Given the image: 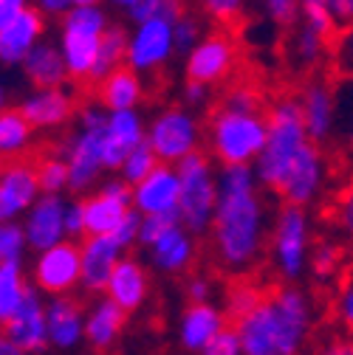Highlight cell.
<instances>
[{
    "instance_id": "1",
    "label": "cell",
    "mask_w": 353,
    "mask_h": 355,
    "mask_svg": "<svg viewBox=\"0 0 353 355\" xmlns=\"http://www.w3.org/2000/svg\"><path fill=\"white\" fill-rule=\"evenodd\" d=\"M209 237L217 265L229 274H249L260 259L269 237V214L252 164H220Z\"/></svg>"
},
{
    "instance_id": "2",
    "label": "cell",
    "mask_w": 353,
    "mask_h": 355,
    "mask_svg": "<svg viewBox=\"0 0 353 355\" xmlns=\"http://www.w3.org/2000/svg\"><path fill=\"white\" fill-rule=\"evenodd\" d=\"M314 304L297 288H280L263 296L235 322L246 355H291L311 330Z\"/></svg>"
},
{
    "instance_id": "3",
    "label": "cell",
    "mask_w": 353,
    "mask_h": 355,
    "mask_svg": "<svg viewBox=\"0 0 353 355\" xmlns=\"http://www.w3.org/2000/svg\"><path fill=\"white\" fill-rule=\"evenodd\" d=\"M266 121H269V132H266V144H263L254 166V175L263 189L277 192L283 178L291 166V161L297 158V153L305 147V141L311 139L302 121V105L299 96H280L269 105L266 110Z\"/></svg>"
},
{
    "instance_id": "4",
    "label": "cell",
    "mask_w": 353,
    "mask_h": 355,
    "mask_svg": "<svg viewBox=\"0 0 353 355\" xmlns=\"http://www.w3.org/2000/svg\"><path fill=\"white\" fill-rule=\"evenodd\" d=\"M105 124L108 107L102 102L76 110V130L68 139L63 158L68 161V192L82 195L97 189L105 166Z\"/></svg>"
},
{
    "instance_id": "5",
    "label": "cell",
    "mask_w": 353,
    "mask_h": 355,
    "mask_svg": "<svg viewBox=\"0 0 353 355\" xmlns=\"http://www.w3.org/2000/svg\"><path fill=\"white\" fill-rule=\"evenodd\" d=\"M266 110L217 107L206 127V144L220 164H254L266 144Z\"/></svg>"
},
{
    "instance_id": "6",
    "label": "cell",
    "mask_w": 353,
    "mask_h": 355,
    "mask_svg": "<svg viewBox=\"0 0 353 355\" xmlns=\"http://www.w3.org/2000/svg\"><path fill=\"white\" fill-rule=\"evenodd\" d=\"M110 26L102 3L94 6H71L60 23V51L68 65V76L74 82H91L99 42L105 28Z\"/></svg>"
},
{
    "instance_id": "7",
    "label": "cell",
    "mask_w": 353,
    "mask_h": 355,
    "mask_svg": "<svg viewBox=\"0 0 353 355\" xmlns=\"http://www.w3.org/2000/svg\"><path fill=\"white\" fill-rule=\"evenodd\" d=\"M175 166H179V178H181V200H179L181 223L192 234H209L217 203V169L212 166V158L204 155L201 150L181 158Z\"/></svg>"
},
{
    "instance_id": "8",
    "label": "cell",
    "mask_w": 353,
    "mask_h": 355,
    "mask_svg": "<svg viewBox=\"0 0 353 355\" xmlns=\"http://www.w3.org/2000/svg\"><path fill=\"white\" fill-rule=\"evenodd\" d=\"M272 262L283 279H299L311 259V217L308 206L283 203L274 214L269 237Z\"/></svg>"
},
{
    "instance_id": "9",
    "label": "cell",
    "mask_w": 353,
    "mask_h": 355,
    "mask_svg": "<svg viewBox=\"0 0 353 355\" xmlns=\"http://www.w3.org/2000/svg\"><path fill=\"white\" fill-rule=\"evenodd\" d=\"M204 127L195 113L184 107H170L158 113L147 127V144L164 164H179L181 158L201 150Z\"/></svg>"
},
{
    "instance_id": "10",
    "label": "cell",
    "mask_w": 353,
    "mask_h": 355,
    "mask_svg": "<svg viewBox=\"0 0 353 355\" xmlns=\"http://www.w3.org/2000/svg\"><path fill=\"white\" fill-rule=\"evenodd\" d=\"M328 181H331V158L322 153V144L308 139L305 147L291 161L283 184L274 195H280L283 203L314 206L328 189Z\"/></svg>"
},
{
    "instance_id": "11",
    "label": "cell",
    "mask_w": 353,
    "mask_h": 355,
    "mask_svg": "<svg viewBox=\"0 0 353 355\" xmlns=\"http://www.w3.org/2000/svg\"><path fill=\"white\" fill-rule=\"evenodd\" d=\"M82 274V257L76 240H63L51 248H42L31 265V282L40 293H71L79 285Z\"/></svg>"
},
{
    "instance_id": "12",
    "label": "cell",
    "mask_w": 353,
    "mask_h": 355,
    "mask_svg": "<svg viewBox=\"0 0 353 355\" xmlns=\"http://www.w3.org/2000/svg\"><path fill=\"white\" fill-rule=\"evenodd\" d=\"M133 209V187L124 178H110L99 189L82 198L85 211V232L88 234H110Z\"/></svg>"
},
{
    "instance_id": "13",
    "label": "cell",
    "mask_w": 353,
    "mask_h": 355,
    "mask_svg": "<svg viewBox=\"0 0 353 355\" xmlns=\"http://www.w3.org/2000/svg\"><path fill=\"white\" fill-rule=\"evenodd\" d=\"M172 54H175L172 20H167V17L142 20L127 34V65L139 73L158 71Z\"/></svg>"
},
{
    "instance_id": "14",
    "label": "cell",
    "mask_w": 353,
    "mask_h": 355,
    "mask_svg": "<svg viewBox=\"0 0 353 355\" xmlns=\"http://www.w3.org/2000/svg\"><path fill=\"white\" fill-rule=\"evenodd\" d=\"M127 254V248L113 234H85L79 240L82 274L79 288L88 293H105V285L116 268V262Z\"/></svg>"
},
{
    "instance_id": "15",
    "label": "cell",
    "mask_w": 353,
    "mask_h": 355,
    "mask_svg": "<svg viewBox=\"0 0 353 355\" xmlns=\"http://www.w3.org/2000/svg\"><path fill=\"white\" fill-rule=\"evenodd\" d=\"M65 206H68V200L63 195H51V192H42L28 206V211L23 214V232H26L31 251H42V248H51V245L68 240Z\"/></svg>"
},
{
    "instance_id": "16",
    "label": "cell",
    "mask_w": 353,
    "mask_h": 355,
    "mask_svg": "<svg viewBox=\"0 0 353 355\" xmlns=\"http://www.w3.org/2000/svg\"><path fill=\"white\" fill-rule=\"evenodd\" d=\"M179 200L181 178L175 164L158 161L147 178L133 184V209H139L142 214H179Z\"/></svg>"
},
{
    "instance_id": "17",
    "label": "cell",
    "mask_w": 353,
    "mask_h": 355,
    "mask_svg": "<svg viewBox=\"0 0 353 355\" xmlns=\"http://www.w3.org/2000/svg\"><path fill=\"white\" fill-rule=\"evenodd\" d=\"M235 57V42L227 34H206L187 54V79H198L212 87L232 73Z\"/></svg>"
},
{
    "instance_id": "18",
    "label": "cell",
    "mask_w": 353,
    "mask_h": 355,
    "mask_svg": "<svg viewBox=\"0 0 353 355\" xmlns=\"http://www.w3.org/2000/svg\"><path fill=\"white\" fill-rule=\"evenodd\" d=\"M297 96L302 105V121H305V130H308V136H311V141H317V144L334 141L336 119H339L336 87L328 82H308Z\"/></svg>"
},
{
    "instance_id": "19",
    "label": "cell",
    "mask_w": 353,
    "mask_h": 355,
    "mask_svg": "<svg viewBox=\"0 0 353 355\" xmlns=\"http://www.w3.org/2000/svg\"><path fill=\"white\" fill-rule=\"evenodd\" d=\"M3 333L23 349V352H40L51 347L49 341V313L37 288H28L23 304L15 310V316L3 324Z\"/></svg>"
},
{
    "instance_id": "20",
    "label": "cell",
    "mask_w": 353,
    "mask_h": 355,
    "mask_svg": "<svg viewBox=\"0 0 353 355\" xmlns=\"http://www.w3.org/2000/svg\"><path fill=\"white\" fill-rule=\"evenodd\" d=\"M42 31H46V15L37 6H26L17 17H12L0 28V62L9 68L23 65L28 51L42 40Z\"/></svg>"
},
{
    "instance_id": "21",
    "label": "cell",
    "mask_w": 353,
    "mask_h": 355,
    "mask_svg": "<svg viewBox=\"0 0 353 355\" xmlns=\"http://www.w3.org/2000/svg\"><path fill=\"white\" fill-rule=\"evenodd\" d=\"M147 139V130L136 107L124 110H108V124H105V166L110 172H119L122 161L136 144Z\"/></svg>"
},
{
    "instance_id": "22",
    "label": "cell",
    "mask_w": 353,
    "mask_h": 355,
    "mask_svg": "<svg viewBox=\"0 0 353 355\" xmlns=\"http://www.w3.org/2000/svg\"><path fill=\"white\" fill-rule=\"evenodd\" d=\"M20 110L26 113V119L37 130H57V127L68 124L74 119V113H76L74 96L65 91L63 85H57V87H37L34 94H28L20 102Z\"/></svg>"
},
{
    "instance_id": "23",
    "label": "cell",
    "mask_w": 353,
    "mask_h": 355,
    "mask_svg": "<svg viewBox=\"0 0 353 355\" xmlns=\"http://www.w3.org/2000/svg\"><path fill=\"white\" fill-rule=\"evenodd\" d=\"M227 327V313L220 307H215L212 302H192L179 324V341L181 347L192 349V352H206V347L212 344V338Z\"/></svg>"
},
{
    "instance_id": "24",
    "label": "cell",
    "mask_w": 353,
    "mask_h": 355,
    "mask_svg": "<svg viewBox=\"0 0 353 355\" xmlns=\"http://www.w3.org/2000/svg\"><path fill=\"white\" fill-rule=\"evenodd\" d=\"M147 291H150V279H147V271L145 265L136 259V257H122L116 262V268L105 285V293L119 304L124 307L127 313H133V310H139L147 299Z\"/></svg>"
},
{
    "instance_id": "25",
    "label": "cell",
    "mask_w": 353,
    "mask_h": 355,
    "mask_svg": "<svg viewBox=\"0 0 353 355\" xmlns=\"http://www.w3.org/2000/svg\"><path fill=\"white\" fill-rule=\"evenodd\" d=\"M46 313H49V341H51V347L74 349L79 341H85V313L68 293L51 296L46 302Z\"/></svg>"
},
{
    "instance_id": "26",
    "label": "cell",
    "mask_w": 353,
    "mask_h": 355,
    "mask_svg": "<svg viewBox=\"0 0 353 355\" xmlns=\"http://www.w3.org/2000/svg\"><path fill=\"white\" fill-rule=\"evenodd\" d=\"M0 187H3V195H6L9 206L15 209V214L23 217L28 211V206L42 195L37 164L9 158L3 166H0Z\"/></svg>"
},
{
    "instance_id": "27",
    "label": "cell",
    "mask_w": 353,
    "mask_h": 355,
    "mask_svg": "<svg viewBox=\"0 0 353 355\" xmlns=\"http://www.w3.org/2000/svg\"><path fill=\"white\" fill-rule=\"evenodd\" d=\"M147 251H150V259H153V265L158 271L179 274V271L187 268V265L192 262V257H195V234L184 223H175Z\"/></svg>"
},
{
    "instance_id": "28",
    "label": "cell",
    "mask_w": 353,
    "mask_h": 355,
    "mask_svg": "<svg viewBox=\"0 0 353 355\" xmlns=\"http://www.w3.org/2000/svg\"><path fill=\"white\" fill-rule=\"evenodd\" d=\"M127 319V310L119 307L108 293L91 304V310L85 313V341L94 349H108L116 344L122 327Z\"/></svg>"
},
{
    "instance_id": "29",
    "label": "cell",
    "mask_w": 353,
    "mask_h": 355,
    "mask_svg": "<svg viewBox=\"0 0 353 355\" xmlns=\"http://www.w3.org/2000/svg\"><path fill=\"white\" fill-rule=\"evenodd\" d=\"M23 73L26 79L34 85V87H57V85H65L68 76V65H65V57L60 51V42H46L40 40L37 46L28 51V57L23 60Z\"/></svg>"
},
{
    "instance_id": "30",
    "label": "cell",
    "mask_w": 353,
    "mask_h": 355,
    "mask_svg": "<svg viewBox=\"0 0 353 355\" xmlns=\"http://www.w3.org/2000/svg\"><path fill=\"white\" fill-rule=\"evenodd\" d=\"M97 94L99 102L108 110H124V107H139V102L145 99V85H142V73L133 71L127 62L119 65L116 71H110L108 76H102L97 82Z\"/></svg>"
},
{
    "instance_id": "31",
    "label": "cell",
    "mask_w": 353,
    "mask_h": 355,
    "mask_svg": "<svg viewBox=\"0 0 353 355\" xmlns=\"http://www.w3.org/2000/svg\"><path fill=\"white\" fill-rule=\"evenodd\" d=\"M34 124L26 119L20 107L0 110V158H20L34 144Z\"/></svg>"
},
{
    "instance_id": "32",
    "label": "cell",
    "mask_w": 353,
    "mask_h": 355,
    "mask_svg": "<svg viewBox=\"0 0 353 355\" xmlns=\"http://www.w3.org/2000/svg\"><path fill=\"white\" fill-rule=\"evenodd\" d=\"M331 42H334V37L322 34L314 26H308L305 20H297V28L291 37V57H294L297 68H314L325 57H331Z\"/></svg>"
},
{
    "instance_id": "33",
    "label": "cell",
    "mask_w": 353,
    "mask_h": 355,
    "mask_svg": "<svg viewBox=\"0 0 353 355\" xmlns=\"http://www.w3.org/2000/svg\"><path fill=\"white\" fill-rule=\"evenodd\" d=\"M28 288L31 285L23 271V259H6L0 265V327L15 316V310L23 304Z\"/></svg>"
},
{
    "instance_id": "34",
    "label": "cell",
    "mask_w": 353,
    "mask_h": 355,
    "mask_svg": "<svg viewBox=\"0 0 353 355\" xmlns=\"http://www.w3.org/2000/svg\"><path fill=\"white\" fill-rule=\"evenodd\" d=\"M336 87V107H339V119H336V147L342 161L350 166L353 172V79L350 76H339Z\"/></svg>"
},
{
    "instance_id": "35",
    "label": "cell",
    "mask_w": 353,
    "mask_h": 355,
    "mask_svg": "<svg viewBox=\"0 0 353 355\" xmlns=\"http://www.w3.org/2000/svg\"><path fill=\"white\" fill-rule=\"evenodd\" d=\"M124 62H127V31L122 26H108L102 34V42H99V54H97L91 82H99L102 76H108L110 71H116Z\"/></svg>"
},
{
    "instance_id": "36",
    "label": "cell",
    "mask_w": 353,
    "mask_h": 355,
    "mask_svg": "<svg viewBox=\"0 0 353 355\" xmlns=\"http://www.w3.org/2000/svg\"><path fill=\"white\" fill-rule=\"evenodd\" d=\"M328 220H331L334 232L353 248V172L347 175V181L336 189V195L331 198Z\"/></svg>"
},
{
    "instance_id": "37",
    "label": "cell",
    "mask_w": 353,
    "mask_h": 355,
    "mask_svg": "<svg viewBox=\"0 0 353 355\" xmlns=\"http://www.w3.org/2000/svg\"><path fill=\"white\" fill-rule=\"evenodd\" d=\"M156 164H158V155L153 153V147H150L147 139H145L142 144H136L133 150L127 153V158H124L122 166H119V175L124 178L130 187H133V184H139L142 178H147V175L156 169Z\"/></svg>"
},
{
    "instance_id": "38",
    "label": "cell",
    "mask_w": 353,
    "mask_h": 355,
    "mask_svg": "<svg viewBox=\"0 0 353 355\" xmlns=\"http://www.w3.org/2000/svg\"><path fill=\"white\" fill-rule=\"evenodd\" d=\"M124 12L133 23H142L150 17H167L175 23L184 15V6H181V0H136V3L127 6Z\"/></svg>"
},
{
    "instance_id": "39",
    "label": "cell",
    "mask_w": 353,
    "mask_h": 355,
    "mask_svg": "<svg viewBox=\"0 0 353 355\" xmlns=\"http://www.w3.org/2000/svg\"><path fill=\"white\" fill-rule=\"evenodd\" d=\"M37 175L42 192L63 195L68 189V161L63 155H46L37 164Z\"/></svg>"
},
{
    "instance_id": "40",
    "label": "cell",
    "mask_w": 353,
    "mask_h": 355,
    "mask_svg": "<svg viewBox=\"0 0 353 355\" xmlns=\"http://www.w3.org/2000/svg\"><path fill=\"white\" fill-rule=\"evenodd\" d=\"M331 65L336 76L353 79V23H345L336 28L334 42H331Z\"/></svg>"
},
{
    "instance_id": "41",
    "label": "cell",
    "mask_w": 353,
    "mask_h": 355,
    "mask_svg": "<svg viewBox=\"0 0 353 355\" xmlns=\"http://www.w3.org/2000/svg\"><path fill=\"white\" fill-rule=\"evenodd\" d=\"M26 248H28V240H26L23 223H17V220H3V223H0V265L6 259H23Z\"/></svg>"
},
{
    "instance_id": "42",
    "label": "cell",
    "mask_w": 353,
    "mask_h": 355,
    "mask_svg": "<svg viewBox=\"0 0 353 355\" xmlns=\"http://www.w3.org/2000/svg\"><path fill=\"white\" fill-rule=\"evenodd\" d=\"M181 223L179 214H142V226H139V245L150 248L170 226Z\"/></svg>"
},
{
    "instance_id": "43",
    "label": "cell",
    "mask_w": 353,
    "mask_h": 355,
    "mask_svg": "<svg viewBox=\"0 0 353 355\" xmlns=\"http://www.w3.org/2000/svg\"><path fill=\"white\" fill-rule=\"evenodd\" d=\"M263 299V293H260V288L257 285H238L232 293H229V299H227V316L229 319H240V316H246L249 310L257 304Z\"/></svg>"
},
{
    "instance_id": "44",
    "label": "cell",
    "mask_w": 353,
    "mask_h": 355,
    "mask_svg": "<svg viewBox=\"0 0 353 355\" xmlns=\"http://www.w3.org/2000/svg\"><path fill=\"white\" fill-rule=\"evenodd\" d=\"M201 37H204V34H201L198 20H192V17H187V15H181L179 20L172 23V42H175V51L184 54V57L198 46V40H201Z\"/></svg>"
},
{
    "instance_id": "45",
    "label": "cell",
    "mask_w": 353,
    "mask_h": 355,
    "mask_svg": "<svg viewBox=\"0 0 353 355\" xmlns=\"http://www.w3.org/2000/svg\"><path fill=\"white\" fill-rule=\"evenodd\" d=\"M220 107H232V110H263V96L257 87L252 85H232L224 94Z\"/></svg>"
},
{
    "instance_id": "46",
    "label": "cell",
    "mask_w": 353,
    "mask_h": 355,
    "mask_svg": "<svg viewBox=\"0 0 353 355\" xmlns=\"http://www.w3.org/2000/svg\"><path fill=\"white\" fill-rule=\"evenodd\" d=\"M339 245L334 243H320L314 251H311V259H308V265H311V271L320 277V279H328L336 268H339Z\"/></svg>"
},
{
    "instance_id": "47",
    "label": "cell",
    "mask_w": 353,
    "mask_h": 355,
    "mask_svg": "<svg viewBox=\"0 0 353 355\" xmlns=\"http://www.w3.org/2000/svg\"><path fill=\"white\" fill-rule=\"evenodd\" d=\"M260 9L277 26H294L299 17V0H260Z\"/></svg>"
},
{
    "instance_id": "48",
    "label": "cell",
    "mask_w": 353,
    "mask_h": 355,
    "mask_svg": "<svg viewBox=\"0 0 353 355\" xmlns=\"http://www.w3.org/2000/svg\"><path fill=\"white\" fill-rule=\"evenodd\" d=\"M206 352L209 355H238V352H243V344H240V333H238V327H224L215 338H212V344L206 347Z\"/></svg>"
},
{
    "instance_id": "49",
    "label": "cell",
    "mask_w": 353,
    "mask_h": 355,
    "mask_svg": "<svg viewBox=\"0 0 353 355\" xmlns=\"http://www.w3.org/2000/svg\"><path fill=\"white\" fill-rule=\"evenodd\" d=\"M139 226H142V211L139 209H130L127 217L116 226V232H110L124 248H133L139 245Z\"/></svg>"
},
{
    "instance_id": "50",
    "label": "cell",
    "mask_w": 353,
    "mask_h": 355,
    "mask_svg": "<svg viewBox=\"0 0 353 355\" xmlns=\"http://www.w3.org/2000/svg\"><path fill=\"white\" fill-rule=\"evenodd\" d=\"M201 3L217 23H232L240 17L246 0H201Z\"/></svg>"
},
{
    "instance_id": "51",
    "label": "cell",
    "mask_w": 353,
    "mask_h": 355,
    "mask_svg": "<svg viewBox=\"0 0 353 355\" xmlns=\"http://www.w3.org/2000/svg\"><path fill=\"white\" fill-rule=\"evenodd\" d=\"M65 234L68 240H82L88 232H85V211H82V200H68L65 206Z\"/></svg>"
},
{
    "instance_id": "52",
    "label": "cell",
    "mask_w": 353,
    "mask_h": 355,
    "mask_svg": "<svg viewBox=\"0 0 353 355\" xmlns=\"http://www.w3.org/2000/svg\"><path fill=\"white\" fill-rule=\"evenodd\" d=\"M336 316L342 319V324L353 330V279H347L336 296Z\"/></svg>"
},
{
    "instance_id": "53",
    "label": "cell",
    "mask_w": 353,
    "mask_h": 355,
    "mask_svg": "<svg viewBox=\"0 0 353 355\" xmlns=\"http://www.w3.org/2000/svg\"><path fill=\"white\" fill-rule=\"evenodd\" d=\"M184 99L190 107H198L209 99V85L198 82V79H187V87H184Z\"/></svg>"
},
{
    "instance_id": "54",
    "label": "cell",
    "mask_w": 353,
    "mask_h": 355,
    "mask_svg": "<svg viewBox=\"0 0 353 355\" xmlns=\"http://www.w3.org/2000/svg\"><path fill=\"white\" fill-rule=\"evenodd\" d=\"M34 6L46 15V17H60L74 6V0H34Z\"/></svg>"
},
{
    "instance_id": "55",
    "label": "cell",
    "mask_w": 353,
    "mask_h": 355,
    "mask_svg": "<svg viewBox=\"0 0 353 355\" xmlns=\"http://www.w3.org/2000/svg\"><path fill=\"white\" fill-rule=\"evenodd\" d=\"M325 3L334 12V17H336L339 26L353 23V0H325Z\"/></svg>"
},
{
    "instance_id": "56",
    "label": "cell",
    "mask_w": 353,
    "mask_h": 355,
    "mask_svg": "<svg viewBox=\"0 0 353 355\" xmlns=\"http://www.w3.org/2000/svg\"><path fill=\"white\" fill-rule=\"evenodd\" d=\"M26 6H31L28 0H0V28H3L12 17H17Z\"/></svg>"
},
{
    "instance_id": "57",
    "label": "cell",
    "mask_w": 353,
    "mask_h": 355,
    "mask_svg": "<svg viewBox=\"0 0 353 355\" xmlns=\"http://www.w3.org/2000/svg\"><path fill=\"white\" fill-rule=\"evenodd\" d=\"M187 293H190V299H192V302H206V299H209V293H212V285H209V279H206V277H195V279H190Z\"/></svg>"
},
{
    "instance_id": "58",
    "label": "cell",
    "mask_w": 353,
    "mask_h": 355,
    "mask_svg": "<svg viewBox=\"0 0 353 355\" xmlns=\"http://www.w3.org/2000/svg\"><path fill=\"white\" fill-rule=\"evenodd\" d=\"M3 220H17V214H15V209L9 206L6 195H3V187H0V223H3Z\"/></svg>"
},
{
    "instance_id": "59",
    "label": "cell",
    "mask_w": 353,
    "mask_h": 355,
    "mask_svg": "<svg viewBox=\"0 0 353 355\" xmlns=\"http://www.w3.org/2000/svg\"><path fill=\"white\" fill-rule=\"evenodd\" d=\"M17 352H23L6 333H0V355H17Z\"/></svg>"
},
{
    "instance_id": "60",
    "label": "cell",
    "mask_w": 353,
    "mask_h": 355,
    "mask_svg": "<svg viewBox=\"0 0 353 355\" xmlns=\"http://www.w3.org/2000/svg\"><path fill=\"white\" fill-rule=\"evenodd\" d=\"M3 107H6V85L0 82V110H3Z\"/></svg>"
},
{
    "instance_id": "61",
    "label": "cell",
    "mask_w": 353,
    "mask_h": 355,
    "mask_svg": "<svg viewBox=\"0 0 353 355\" xmlns=\"http://www.w3.org/2000/svg\"><path fill=\"white\" fill-rule=\"evenodd\" d=\"M110 3H113V6H122V9H127V6H133L136 0H110Z\"/></svg>"
},
{
    "instance_id": "62",
    "label": "cell",
    "mask_w": 353,
    "mask_h": 355,
    "mask_svg": "<svg viewBox=\"0 0 353 355\" xmlns=\"http://www.w3.org/2000/svg\"><path fill=\"white\" fill-rule=\"evenodd\" d=\"M94 3H102V0H74V6H94Z\"/></svg>"
}]
</instances>
